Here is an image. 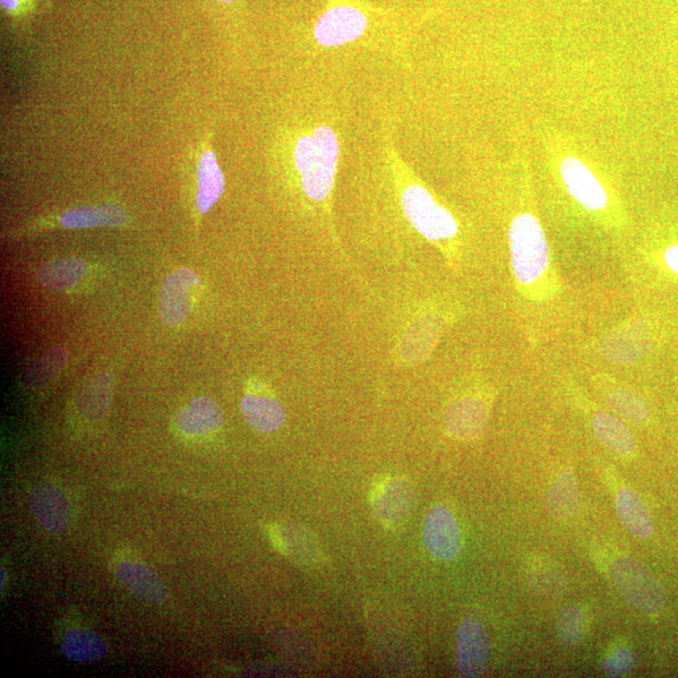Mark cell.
<instances>
[{"mask_svg": "<svg viewBox=\"0 0 678 678\" xmlns=\"http://www.w3.org/2000/svg\"><path fill=\"white\" fill-rule=\"evenodd\" d=\"M579 506L576 476L572 470H563L547 491L545 508L556 519H572L579 512Z\"/></svg>", "mask_w": 678, "mask_h": 678, "instance_id": "obj_16", "label": "cell"}, {"mask_svg": "<svg viewBox=\"0 0 678 678\" xmlns=\"http://www.w3.org/2000/svg\"><path fill=\"white\" fill-rule=\"evenodd\" d=\"M591 424H594L597 439L608 450L621 455V457H630L634 449H636V443H634L630 428L621 420L606 414V412H600V414L594 417V423Z\"/></svg>", "mask_w": 678, "mask_h": 678, "instance_id": "obj_23", "label": "cell"}, {"mask_svg": "<svg viewBox=\"0 0 678 678\" xmlns=\"http://www.w3.org/2000/svg\"><path fill=\"white\" fill-rule=\"evenodd\" d=\"M30 502L34 518L48 533L62 535L70 527V503L61 487L42 483L33 489Z\"/></svg>", "mask_w": 678, "mask_h": 678, "instance_id": "obj_8", "label": "cell"}, {"mask_svg": "<svg viewBox=\"0 0 678 678\" xmlns=\"http://www.w3.org/2000/svg\"><path fill=\"white\" fill-rule=\"evenodd\" d=\"M245 422L260 433H274L286 423V412L277 400L249 394L242 401Z\"/></svg>", "mask_w": 678, "mask_h": 678, "instance_id": "obj_19", "label": "cell"}, {"mask_svg": "<svg viewBox=\"0 0 678 678\" xmlns=\"http://www.w3.org/2000/svg\"><path fill=\"white\" fill-rule=\"evenodd\" d=\"M515 278L522 286L533 285L549 267V248L544 231L530 214H520L509 230Z\"/></svg>", "mask_w": 678, "mask_h": 678, "instance_id": "obj_2", "label": "cell"}, {"mask_svg": "<svg viewBox=\"0 0 678 678\" xmlns=\"http://www.w3.org/2000/svg\"><path fill=\"white\" fill-rule=\"evenodd\" d=\"M667 267L678 274V245L671 246L665 254Z\"/></svg>", "mask_w": 678, "mask_h": 678, "instance_id": "obj_30", "label": "cell"}, {"mask_svg": "<svg viewBox=\"0 0 678 678\" xmlns=\"http://www.w3.org/2000/svg\"><path fill=\"white\" fill-rule=\"evenodd\" d=\"M199 283V277L188 269H180L168 277L160 297L162 322L175 327L187 319L192 311L193 290Z\"/></svg>", "mask_w": 678, "mask_h": 678, "instance_id": "obj_9", "label": "cell"}, {"mask_svg": "<svg viewBox=\"0 0 678 678\" xmlns=\"http://www.w3.org/2000/svg\"><path fill=\"white\" fill-rule=\"evenodd\" d=\"M59 221L68 229L118 227L125 225L126 214L115 205L88 206L66 211Z\"/></svg>", "mask_w": 678, "mask_h": 678, "instance_id": "obj_20", "label": "cell"}, {"mask_svg": "<svg viewBox=\"0 0 678 678\" xmlns=\"http://www.w3.org/2000/svg\"><path fill=\"white\" fill-rule=\"evenodd\" d=\"M62 652L72 663L92 664L106 655L107 646L97 633L89 630H72L65 634Z\"/></svg>", "mask_w": 678, "mask_h": 678, "instance_id": "obj_24", "label": "cell"}, {"mask_svg": "<svg viewBox=\"0 0 678 678\" xmlns=\"http://www.w3.org/2000/svg\"><path fill=\"white\" fill-rule=\"evenodd\" d=\"M368 27L366 15L355 7L340 5L325 12L314 27V38L323 47L348 45L364 36Z\"/></svg>", "mask_w": 678, "mask_h": 678, "instance_id": "obj_6", "label": "cell"}, {"mask_svg": "<svg viewBox=\"0 0 678 678\" xmlns=\"http://www.w3.org/2000/svg\"><path fill=\"white\" fill-rule=\"evenodd\" d=\"M340 160V141L331 127H315L295 146V165L309 199L324 202L332 193Z\"/></svg>", "mask_w": 678, "mask_h": 678, "instance_id": "obj_1", "label": "cell"}, {"mask_svg": "<svg viewBox=\"0 0 678 678\" xmlns=\"http://www.w3.org/2000/svg\"><path fill=\"white\" fill-rule=\"evenodd\" d=\"M414 492L406 480L388 479L376 486L372 508L384 525L399 527L410 517L414 508Z\"/></svg>", "mask_w": 678, "mask_h": 678, "instance_id": "obj_10", "label": "cell"}, {"mask_svg": "<svg viewBox=\"0 0 678 678\" xmlns=\"http://www.w3.org/2000/svg\"><path fill=\"white\" fill-rule=\"evenodd\" d=\"M636 655L630 648H620L602 660L600 671L608 677H621L632 671Z\"/></svg>", "mask_w": 678, "mask_h": 678, "instance_id": "obj_29", "label": "cell"}, {"mask_svg": "<svg viewBox=\"0 0 678 678\" xmlns=\"http://www.w3.org/2000/svg\"><path fill=\"white\" fill-rule=\"evenodd\" d=\"M424 543L435 560L450 563L461 552V536L457 519L445 506H436L427 514Z\"/></svg>", "mask_w": 678, "mask_h": 678, "instance_id": "obj_7", "label": "cell"}, {"mask_svg": "<svg viewBox=\"0 0 678 678\" xmlns=\"http://www.w3.org/2000/svg\"><path fill=\"white\" fill-rule=\"evenodd\" d=\"M529 583L531 588L539 591L540 595L554 596L561 595L563 591L564 579L560 573L545 568V566H538L529 573Z\"/></svg>", "mask_w": 678, "mask_h": 678, "instance_id": "obj_28", "label": "cell"}, {"mask_svg": "<svg viewBox=\"0 0 678 678\" xmlns=\"http://www.w3.org/2000/svg\"><path fill=\"white\" fill-rule=\"evenodd\" d=\"M116 577L122 585L142 602L162 606L168 602L169 590L148 565L125 561L117 565Z\"/></svg>", "mask_w": 678, "mask_h": 678, "instance_id": "obj_13", "label": "cell"}, {"mask_svg": "<svg viewBox=\"0 0 678 678\" xmlns=\"http://www.w3.org/2000/svg\"><path fill=\"white\" fill-rule=\"evenodd\" d=\"M111 400H113V381L108 376L102 375L82 386L76 405L85 418L100 420L107 415Z\"/></svg>", "mask_w": 678, "mask_h": 678, "instance_id": "obj_21", "label": "cell"}, {"mask_svg": "<svg viewBox=\"0 0 678 678\" xmlns=\"http://www.w3.org/2000/svg\"><path fill=\"white\" fill-rule=\"evenodd\" d=\"M225 415L218 403L209 398H197L179 412L175 418L179 432L202 436L218 430Z\"/></svg>", "mask_w": 678, "mask_h": 678, "instance_id": "obj_15", "label": "cell"}, {"mask_svg": "<svg viewBox=\"0 0 678 678\" xmlns=\"http://www.w3.org/2000/svg\"><path fill=\"white\" fill-rule=\"evenodd\" d=\"M491 660V642L482 622L468 618L460 624L455 647V665L459 676L482 677Z\"/></svg>", "mask_w": 678, "mask_h": 678, "instance_id": "obj_5", "label": "cell"}, {"mask_svg": "<svg viewBox=\"0 0 678 678\" xmlns=\"http://www.w3.org/2000/svg\"><path fill=\"white\" fill-rule=\"evenodd\" d=\"M88 265L76 257H64L49 262L39 269L37 277L41 285L49 290L64 291L72 289L84 277Z\"/></svg>", "mask_w": 678, "mask_h": 678, "instance_id": "obj_22", "label": "cell"}, {"mask_svg": "<svg viewBox=\"0 0 678 678\" xmlns=\"http://www.w3.org/2000/svg\"><path fill=\"white\" fill-rule=\"evenodd\" d=\"M563 182L570 194L583 208L598 211L606 208L607 194L589 169L577 159L563 160L561 165Z\"/></svg>", "mask_w": 678, "mask_h": 678, "instance_id": "obj_12", "label": "cell"}, {"mask_svg": "<svg viewBox=\"0 0 678 678\" xmlns=\"http://www.w3.org/2000/svg\"><path fill=\"white\" fill-rule=\"evenodd\" d=\"M606 402L618 416L633 424L645 423L650 416L645 401L629 390L616 389L609 392Z\"/></svg>", "mask_w": 678, "mask_h": 678, "instance_id": "obj_25", "label": "cell"}, {"mask_svg": "<svg viewBox=\"0 0 678 678\" xmlns=\"http://www.w3.org/2000/svg\"><path fill=\"white\" fill-rule=\"evenodd\" d=\"M66 360V352L61 348L51 349L47 354L34 360V364L25 372L24 383L27 386H42L49 382L57 375Z\"/></svg>", "mask_w": 678, "mask_h": 678, "instance_id": "obj_27", "label": "cell"}, {"mask_svg": "<svg viewBox=\"0 0 678 678\" xmlns=\"http://www.w3.org/2000/svg\"><path fill=\"white\" fill-rule=\"evenodd\" d=\"M652 348L648 330L639 322L607 334L600 342L606 358L618 365H630L645 357Z\"/></svg>", "mask_w": 678, "mask_h": 678, "instance_id": "obj_11", "label": "cell"}, {"mask_svg": "<svg viewBox=\"0 0 678 678\" xmlns=\"http://www.w3.org/2000/svg\"><path fill=\"white\" fill-rule=\"evenodd\" d=\"M616 512L624 528L632 536L646 539L654 533V520H652L646 505L630 489H621L617 493Z\"/></svg>", "mask_w": 678, "mask_h": 678, "instance_id": "obj_18", "label": "cell"}, {"mask_svg": "<svg viewBox=\"0 0 678 678\" xmlns=\"http://www.w3.org/2000/svg\"><path fill=\"white\" fill-rule=\"evenodd\" d=\"M220 2L230 3V2H234V0H220Z\"/></svg>", "mask_w": 678, "mask_h": 678, "instance_id": "obj_32", "label": "cell"}, {"mask_svg": "<svg viewBox=\"0 0 678 678\" xmlns=\"http://www.w3.org/2000/svg\"><path fill=\"white\" fill-rule=\"evenodd\" d=\"M614 587L639 612L654 614L665 605V590L654 574L636 560L622 556L611 566Z\"/></svg>", "mask_w": 678, "mask_h": 678, "instance_id": "obj_3", "label": "cell"}, {"mask_svg": "<svg viewBox=\"0 0 678 678\" xmlns=\"http://www.w3.org/2000/svg\"><path fill=\"white\" fill-rule=\"evenodd\" d=\"M487 418L489 410L482 400L463 399L450 407L446 426L457 439L473 440L484 433Z\"/></svg>", "mask_w": 678, "mask_h": 678, "instance_id": "obj_14", "label": "cell"}, {"mask_svg": "<svg viewBox=\"0 0 678 678\" xmlns=\"http://www.w3.org/2000/svg\"><path fill=\"white\" fill-rule=\"evenodd\" d=\"M0 3H2L5 11L14 12L19 10V7L21 5L22 0H0Z\"/></svg>", "mask_w": 678, "mask_h": 678, "instance_id": "obj_31", "label": "cell"}, {"mask_svg": "<svg viewBox=\"0 0 678 678\" xmlns=\"http://www.w3.org/2000/svg\"><path fill=\"white\" fill-rule=\"evenodd\" d=\"M401 200L412 227L432 242H441L458 234V225L451 214L436 204L423 186H407Z\"/></svg>", "mask_w": 678, "mask_h": 678, "instance_id": "obj_4", "label": "cell"}, {"mask_svg": "<svg viewBox=\"0 0 678 678\" xmlns=\"http://www.w3.org/2000/svg\"><path fill=\"white\" fill-rule=\"evenodd\" d=\"M556 636L566 647L581 645L586 637L585 614L577 606L563 609L556 618Z\"/></svg>", "mask_w": 678, "mask_h": 678, "instance_id": "obj_26", "label": "cell"}, {"mask_svg": "<svg viewBox=\"0 0 678 678\" xmlns=\"http://www.w3.org/2000/svg\"><path fill=\"white\" fill-rule=\"evenodd\" d=\"M226 182L216 154L205 151L197 166V209L208 212L225 192Z\"/></svg>", "mask_w": 678, "mask_h": 678, "instance_id": "obj_17", "label": "cell"}]
</instances>
